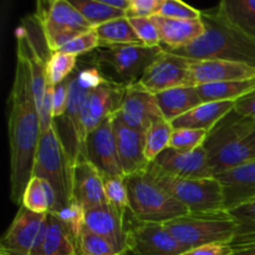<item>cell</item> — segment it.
Listing matches in <instances>:
<instances>
[{
    "instance_id": "1",
    "label": "cell",
    "mask_w": 255,
    "mask_h": 255,
    "mask_svg": "<svg viewBox=\"0 0 255 255\" xmlns=\"http://www.w3.org/2000/svg\"><path fill=\"white\" fill-rule=\"evenodd\" d=\"M10 147V199L21 206L25 188L32 177L35 156L41 137V121L32 92L30 70L17 55L7 117Z\"/></svg>"
},
{
    "instance_id": "2",
    "label": "cell",
    "mask_w": 255,
    "mask_h": 255,
    "mask_svg": "<svg viewBox=\"0 0 255 255\" xmlns=\"http://www.w3.org/2000/svg\"><path fill=\"white\" fill-rule=\"evenodd\" d=\"M206 31L198 40L178 49H163L168 54L191 60H224L255 69V37L242 31L218 9L202 11Z\"/></svg>"
},
{
    "instance_id": "3",
    "label": "cell",
    "mask_w": 255,
    "mask_h": 255,
    "mask_svg": "<svg viewBox=\"0 0 255 255\" xmlns=\"http://www.w3.org/2000/svg\"><path fill=\"white\" fill-rule=\"evenodd\" d=\"M255 128V120L242 116L233 110L224 116L204 139L203 148L209 164L218 173L255 159V151L248 137Z\"/></svg>"
},
{
    "instance_id": "4",
    "label": "cell",
    "mask_w": 255,
    "mask_h": 255,
    "mask_svg": "<svg viewBox=\"0 0 255 255\" xmlns=\"http://www.w3.org/2000/svg\"><path fill=\"white\" fill-rule=\"evenodd\" d=\"M129 212L138 222L164 224L189 212L146 171L125 176Z\"/></svg>"
},
{
    "instance_id": "5",
    "label": "cell",
    "mask_w": 255,
    "mask_h": 255,
    "mask_svg": "<svg viewBox=\"0 0 255 255\" xmlns=\"http://www.w3.org/2000/svg\"><path fill=\"white\" fill-rule=\"evenodd\" d=\"M105 81L107 80L95 62L87 66H76L70 76L67 110L64 116L60 117L61 124H55V126L74 163L84 157L85 133L81 126V109L85 97L90 91L101 86Z\"/></svg>"
},
{
    "instance_id": "6",
    "label": "cell",
    "mask_w": 255,
    "mask_h": 255,
    "mask_svg": "<svg viewBox=\"0 0 255 255\" xmlns=\"http://www.w3.org/2000/svg\"><path fill=\"white\" fill-rule=\"evenodd\" d=\"M72 172L74 162L70 158L54 122L49 128L42 131L32 169V177L45 179L54 188L56 194L54 211L64 208L72 201Z\"/></svg>"
},
{
    "instance_id": "7",
    "label": "cell",
    "mask_w": 255,
    "mask_h": 255,
    "mask_svg": "<svg viewBox=\"0 0 255 255\" xmlns=\"http://www.w3.org/2000/svg\"><path fill=\"white\" fill-rule=\"evenodd\" d=\"M162 54V46L142 44L101 46L95 50L94 62L107 81L127 87L139 82L147 67Z\"/></svg>"
},
{
    "instance_id": "8",
    "label": "cell",
    "mask_w": 255,
    "mask_h": 255,
    "mask_svg": "<svg viewBox=\"0 0 255 255\" xmlns=\"http://www.w3.org/2000/svg\"><path fill=\"white\" fill-rule=\"evenodd\" d=\"M164 227L187 251L209 244H231L236 237V223L228 211L188 213L167 222Z\"/></svg>"
},
{
    "instance_id": "9",
    "label": "cell",
    "mask_w": 255,
    "mask_h": 255,
    "mask_svg": "<svg viewBox=\"0 0 255 255\" xmlns=\"http://www.w3.org/2000/svg\"><path fill=\"white\" fill-rule=\"evenodd\" d=\"M147 172L189 213H211L226 211L223 188L216 177L212 178H178L167 176L147 167Z\"/></svg>"
},
{
    "instance_id": "10",
    "label": "cell",
    "mask_w": 255,
    "mask_h": 255,
    "mask_svg": "<svg viewBox=\"0 0 255 255\" xmlns=\"http://www.w3.org/2000/svg\"><path fill=\"white\" fill-rule=\"evenodd\" d=\"M35 19L41 29L50 54L57 52L80 34L92 29L67 0L39 1Z\"/></svg>"
},
{
    "instance_id": "11",
    "label": "cell",
    "mask_w": 255,
    "mask_h": 255,
    "mask_svg": "<svg viewBox=\"0 0 255 255\" xmlns=\"http://www.w3.org/2000/svg\"><path fill=\"white\" fill-rule=\"evenodd\" d=\"M127 249L133 255H181L187 251L164 224L136 219L127 228Z\"/></svg>"
},
{
    "instance_id": "12",
    "label": "cell",
    "mask_w": 255,
    "mask_h": 255,
    "mask_svg": "<svg viewBox=\"0 0 255 255\" xmlns=\"http://www.w3.org/2000/svg\"><path fill=\"white\" fill-rule=\"evenodd\" d=\"M47 214L34 213L20 206L0 242V255H31L46 226Z\"/></svg>"
},
{
    "instance_id": "13",
    "label": "cell",
    "mask_w": 255,
    "mask_h": 255,
    "mask_svg": "<svg viewBox=\"0 0 255 255\" xmlns=\"http://www.w3.org/2000/svg\"><path fill=\"white\" fill-rule=\"evenodd\" d=\"M84 157L99 169L104 178L125 177L117 154L112 116L87 134Z\"/></svg>"
},
{
    "instance_id": "14",
    "label": "cell",
    "mask_w": 255,
    "mask_h": 255,
    "mask_svg": "<svg viewBox=\"0 0 255 255\" xmlns=\"http://www.w3.org/2000/svg\"><path fill=\"white\" fill-rule=\"evenodd\" d=\"M189 79L191 59L176 56L163 50V54L147 67L138 84L151 94L157 95L176 87L192 86Z\"/></svg>"
},
{
    "instance_id": "15",
    "label": "cell",
    "mask_w": 255,
    "mask_h": 255,
    "mask_svg": "<svg viewBox=\"0 0 255 255\" xmlns=\"http://www.w3.org/2000/svg\"><path fill=\"white\" fill-rule=\"evenodd\" d=\"M125 89L126 87L111 81H105L101 86L87 94L81 109V126L85 138L105 120L117 114L124 99Z\"/></svg>"
},
{
    "instance_id": "16",
    "label": "cell",
    "mask_w": 255,
    "mask_h": 255,
    "mask_svg": "<svg viewBox=\"0 0 255 255\" xmlns=\"http://www.w3.org/2000/svg\"><path fill=\"white\" fill-rule=\"evenodd\" d=\"M115 115L125 125L141 132H146L152 122L163 117L156 96L138 82L125 89L121 106Z\"/></svg>"
},
{
    "instance_id": "17",
    "label": "cell",
    "mask_w": 255,
    "mask_h": 255,
    "mask_svg": "<svg viewBox=\"0 0 255 255\" xmlns=\"http://www.w3.org/2000/svg\"><path fill=\"white\" fill-rule=\"evenodd\" d=\"M152 168L178 178H212L214 172L209 164L208 157L203 147L188 153H181L172 148L162 152L153 162Z\"/></svg>"
},
{
    "instance_id": "18",
    "label": "cell",
    "mask_w": 255,
    "mask_h": 255,
    "mask_svg": "<svg viewBox=\"0 0 255 255\" xmlns=\"http://www.w3.org/2000/svg\"><path fill=\"white\" fill-rule=\"evenodd\" d=\"M117 154L125 176L146 171L149 166L144 154V132L125 125L116 115L112 116Z\"/></svg>"
},
{
    "instance_id": "19",
    "label": "cell",
    "mask_w": 255,
    "mask_h": 255,
    "mask_svg": "<svg viewBox=\"0 0 255 255\" xmlns=\"http://www.w3.org/2000/svg\"><path fill=\"white\" fill-rule=\"evenodd\" d=\"M85 228L107 239L122 255L128 253L125 214L111 204L105 203L85 209Z\"/></svg>"
},
{
    "instance_id": "20",
    "label": "cell",
    "mask_w": 255,
    "mask_h": 255,
    "mask_svg": "<svg viewBox=\"0 0 255 255\" xmlns=\"http://www.w3.org/2000/svg\"><path fill=\"white\" fill-rule=\"evenodd\" d=\"M72 199L79 202L85 209L107 203L104 176L85 157L74 163Z\"/></svg>"
},
{
    "instance_id": "21",
    "label": "cell",
    "mask_w": 255,
    "mask_h": 255,
    "mask_svg": "<svg viewBox=\"0 0 255 255\" xmlns=\"http://www.w3.org/2000/svg\"><path fill=\"white\" fill-rule=\"evenodd\" d=\"M254 77L255 69L248 65L224 60H191L189 84L192 86L248 80Z\"/></svg>"
},
{
    "instance_id": "22",
    "label": "cell",
    "mask_w": 255,
    "mask_h": 255,
    "mask_svg": "<svg viewBox=\"0 0 255 255\" xmlns=\"http://www.w3.org/2000/svg\"><path fill=\"white\" fill-rule=\"evenodd\" d=\"M216 178L223 188L226 211L255 198V159L218 173Z\"/></svg>"
},
{
    "instance_id": "23",
    "label": "cell",
    "mask_w": 255,
    "mask_h": 255,
    "mask_svg": "<svg viewBox=\"0 0 255 255\" xmlns=\"http://www.w3.org/2000/svg\"><path fill=\"white\" fill-rule=\"evenodd\" d=\"M158 30L163 49H178L193 44L206 31L203 20H176L156 15L152 17Z\"/></svg>"
},
{
    "instance_id": "24",
    "label": "cell",
    "mask_w": 255,
    "mask_h": 255,
    "mask_svg": "<svg viewBox=\"0 0 255 255\" xmlns=\"http://www.w3.org/2000/svg\"><path fill=\"white\" fill-rule=\"evenodd\" d=\"M77 243L66 227L54 216L47 214L42 231L31 255H77Z\"/></svg>"
},
{
    "instance_id": "25",
    "label": "cell",
    "mask_w": 255,
    "mask_h": 255,
    "mask_svg": "<svg viewBox=\"0 0 255 255\" xmlns=\"http://www.w3.org/2000/svg\"><path fill=\"white\" fill-rule=\"evenodd\" d=\"M236 102H204L171 122L173 128L204 129L209 132L224 116L233 111Z\"/></svg>"
},
{
    "instance_id": "26",
    "label": "cell",
    "mask_w": 255,
    "mask_h": 255,
    "mask_svg": "<svg viewBox=\"0 0 255 255\" xmlns=\"http://www.w3.org/2000/svg\"><path fill=\"white\" fill-rule=\"evenodd\" d=\"M162 116L168 122H173L178 117L203 104L196 86H181L167 90L154 95Z\"/></svg>"
},
{
    "instance_id": "27",
    "label": "cell",
    "mask_w": 255,
    "mask_h": 255,
    "mask_svg": "<svg viewBox=\"0 0 255 255\" xmlns=\"http://www.w3.org/2000/svg\"><path fill=\"white\" fill-rule=\"evenodd\" d=\"M202 102H223L238 101L247 95L255 91V77L248 80L217 82L196 86Z\"/></svg>"
},
{
    "instance_id": "28",
    "label": "cell",
    "mask_w": 255,
    "mask_h": 255,
    "mask_svg": "<svg viewBox=\"0 0 255 255\" xmlns=\"http://www.w3.org/2000/svg\"><path fill=\"white\" fill-rule=\"evenodd\" d=\"M21 206L39 214H47L56 207V194L49 182L31 177L21 198Z\"/></svg>"
},
{
    "instance_id": "29",
    "label": "cell",
    "mask_w": 255,
    "mask_h": 255,
    "mask_svg": "<svg viewBox=\"0 0 255 255\" xmlns=\"http://www.w3.org/2000/svg\"><path fill=\"white\" fill-rule=\"evenodd\" d=\"M236 223V237L231 243L233 251L255 244V198L228 211Z\"/></svg>"
},
{
    "instance_id": "30",
    "label": "cell",
    "mask_w": 255,
    "mask_h": 255,
    "mask_svg": "<svg viewBox=\"0 0 255 255\" xmlns=\"http://www.w3.org/2000/svg\"><path fill=\"white\" fill-rule=\"evenodd\" d=\"M217 9L234 26L255 37V0H226Z\"/></svg>"
},
{
    "instance_id": "31",
    "label": "cell",
    "mask_w": 255,
    "mask_h": 255,
    "mask_svg": "<svg viewBox=\"0 0 255 255\" xmlns=\"http://www.w3.org/2000/svg\"><path fill=\"white\" fill-rule=\"evenodd\" d=\"M101 46L142 44L126 16L111 20L95 27Z\"/></svg>"
},
{
    "instance_id": "32",
    "label": "cell",
    "mask_w": 255,
    "mask_h": 255,
    "mask_svg": "<svg viewBox=\"0 0 255 255\" xmlns=\"http://www.w3.org/2000/svg\"><path fill=\"white\" fill-rule=\"evenodd\" d=\"M173 126L171 122L164 120L163 117L152 122L151 126L144 132V154L147 161L151 163L153 162L162 152L169 148L172 133H173Z\"/></svg>"
},
{
    "instance_id": "33",
    "label": "cell",
    "mask_w": 255,
    "mask_h": 255,
    "mask_svg": "<svg viewBox=\"0 0 255 255\" xmlns=\"http://www.w3.org/2000/svg\"><path fill=\"white\" fill-rule=\"evenodd\" d=\"M70 2L92 27L126 16V12L109 6L102 0H70Z\"/></svg>"
},
{
    "instance_id": "34",
    "label": "cell",
    "mask_w": 255,
    "mask_h": 255,
    "mask_svg": "<svg viewBox=\"0 0 255 255\" xmlns=\"http://www.w3.org/2000/svg\"><path fill=\"white\" fill-rule=\"evenodd\" d=\"M77 66V56L64 54V52H52L49 55L46 62V72L49 84L55 86L60 82L69 79Z\"/></svg>"
},
{
    "instance_id": "35",
    "label": "cell",
    "mask_w": 255,
    "mask_h": 255,
    "mask_svg": "<svg viewBox=\"0 0 255 255\" xmlns=\"http://www.w3.org/2000/svg\"><path fill=\"white\" fill-rule=\"evenodd\" d=\"M51 214H54L62 224L67 228V231L71 233V236L74 237V239L79 241L80 234L84 231L85 228V208L76 202L75 199H72L69 204L64 207V208L59 209V211L50 212Z\"/></svg>"
},
{
    "instance_id": "36",
    "label": "cell",
    "mask_w": 255,
    "mask_h": 255,
    "mask_svg": "<svg viewBox=\"0 0 255 255\" xmlns=\"http://www.w3.org/2000/svg\"><path fill=\"white\" fill-rule=\"evenodd\" d=\"M79 255H122L104 237L92 233L84 228L77 241Z\"/></svg>"
},
{
    "instance_id": "37",
    "label": "cell",
    "mask_w": 255,
    "mask_h": 255,
    "mask_svg": "<svg viewBox=\"0 0 255 255\" xmlns=\"http://www.w3.org/2000/svg\"><path fill=\"white\" fill-rule=\"evenodd\" d=\"M207 134L208 132L204 129L174 128L169 142V148L181 153L193 152L203 146Z\"/></svg>"
},
{
    "instance_id": "38",
    "label": "cell",
    "mask_w": 255,
    "mask_h": 255,
    "mask_svg": "<svg viewBox=\"0 0 255 255\" xmlns=\"http://www.w3.org/2000/svg\"><path fill=\"white\" fill-rule=\"evenodd\" d=\"M105 196L107 203L111 204L122 214H126V212L129 211L128 192H127L125 177L105 178Z\"/></svg>"
},
{
    "instance_id": "39",
    "label": "cell",
    "mask_w": 255,
    "mask_h": 255,
    "mask_svg": "<svg viewBox=\"0 0 255 255\" xmlns=\"http://www.w3.org/2000/svg\"><path fill=\"white\" fill-rule=\"evenodd\" d=\"M127 19L142 45L149 47L161 46L158 30L152 17H127Z\"/></svg>"
},
{
    "instance_id": "40",
    "label": "cell",
    "mask_w": 255,
    "mask_h": 255,
    "mask_svg": "<svg viewBox=\"0 0 255 255\" xmlns=\"http://www.w3.org/2000/svg\"><path fill=\"white\" fill-rule=\"evenodd\" d=\"M100 47V40L97 36V32L95 27L87 30V31L82 32L79 36L75 37L74 40L65 45L62 49H60V52L64 54L74 55V56H79V55L87 54V52L95 51Z\"/></svg>"
},
{
    "instance_id": "41",
    "label": "cell",
    "mask_w": 255,
    "mask_h": 255,
    "mask_svg": "<svg viewBox=\"0 0 255 255\" xmlns=\"http://www.w3.org/2000/svg\"><path fill=\"white\" fill-rule=\"evenodd\" d=\"M158 15L168 19L193 20L201 19L202 11L179 0H163Z\"/></svg>"
},
{
    "instance_id": "42",
    "label": "cell",
    "mask_w": 255,
    "mask_h": 255,
    "mask_svg": "<svg viewBox=\"0 0 255 255\" xmlns=\"http://www.w3.org/2000/svg\"><path fill=\"white\" fill-rule=\"evenodd\" d=\"M163 0H131L126 17H153L159 14Z\"/></svg>"
},
{
    "instance_id": "43",
    "label": "cell",
    "mask_w": 255,
    "mask_h": 255,
    "mask_svg": "<svg viewBox=\"0 0 255 255\" xmlns=\"http://www.w3.org/2000/svg\"><path fill=\"white\" fill-rule=\"evenodd\" d=\"M69 85L70 77L54 86V91H52V117L54 120L60 119L66 112L67 102H69Z\"/></svg>"
},
{
    "instance_id": "44",
    "label": "cell",
    "mask_w": 255,
    "mask_h": 255,
    "mask_svg": "<svg viewBox=\"0 0 255 255\" xmlns=\"http://www.w3.org/2000/svg\"><path fill=\"white\" fill-rule=\"evenodd\" d=\"M181 255H234L233 248L231 244H209V246L198 247V248L189 249Z\"/></svg>"
},
{
    "instance_id": "45",
    "label": "cell",
    "mask_w": 255,
    "mask_h": 255,
    "mask_svg": "<svg viewBox=\"0 0 255 255\" xmlns=\"http://www.w3.org/2000/svg\"><path fill=\"white\" fill-rule=\"evenodd\" d=\"M238 114L242 116L249 117V119L255 120V91L252 94L247 95L243 99L236 101V106H234Z\"/></svg>"
},
{
    "instance_id": "46",
    "label": "cell",
    "mask_w": 255,
    "mask_h": 255,
    "mask_svg": "<svg viewBox=\"0 0 255 255\" xmlns=\"http://www.w3.org/2000/svg\"><path fill=\"white\" fill-rule=\"evenodd\" d=\"M105 4L109 6L114 7V9L121 10V11L126 12L128 10L129 5H131V0H102Z\"/></svg>"
},
{
    "instance_id": "47",
    "label": "cell",
    "mask_w": 255,
    "mask_h": 255,
    "mask_svg": "<svg viewBox=\"0 0 255 255\" xmlns=\"http://www.w3.org/2000/svg\"><path fill=\"white\" fill-rule=\"evenodd\" d=\"M234 255H255V244L251 247H246V248L237 249V251H233Z\"/></svg>"
},
{
    "instance_id": "48",
    "label": "cell",
    "mask_w": 255,
    "mask_h": 255,
    "mask_svg": "<svg viewBox=\"0 0 255 255\" xmlns=\"http://www.w3.org/2000/svg\"><path fill=\"white\" fill-rule=\"evenodd\" d=\"M248 142H249V144H251V146L253 147V149L255 151V128H254V131L252 132L251 134H249Z\"/></svg>"
},
{
    "instance_id": "49",
    "label": "cell",
    "mask_w": 255,
    "mask_h": 255,
    "mask_svg": "<svg viewBox=\"0 0 255 255\" xmlns=\"http://www.w3.org/2000/svg\"><path fill=\"white\" fill-rule=\"evenodd\" d=\"M77 255H79V254H77Z\"/></svg>"
}]
</instances>
